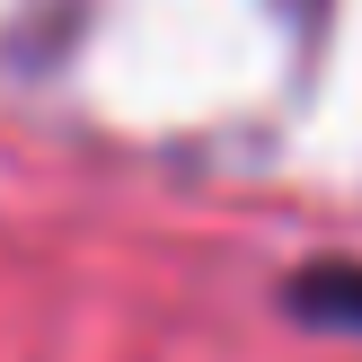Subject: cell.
Returning a JSON list of instances; mask_svg holds the SVG:
<instances>
[{"label":"cell","instance_id":"1","mask_svg":"<svg viewBox=\"0 0 362 362\" xmlns=\"http://www.w3.org/2000/svg\"><path fill=\"white\" fill-rule=\"evenodd\" d=\"M283 310L310 318V327H327V336H362V265H354V257L300 265V274L283 283Z\"/></svg>","mask_w":362,"mask_h":362}]
</instances>
